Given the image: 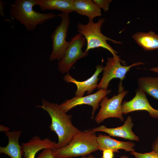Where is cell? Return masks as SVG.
<instances>
[{
	"label": "cell",
	"mask_w": 158,
	"mask_h": 158,
	"mask_svg": "<svg viewBox=\"0 0 158 158\" xmlns=\"http://www.w3.org/2000/svg\"><path fill=\"white\" fill-rule=\"evenodd\" d=\"M133 39L145 51H152L158 49V35L154 32H138L132 36Z\"/></svg>",
	"instance_id": "ac0fdd59"
},
{
	"label": "cell",
	"mask_w": 158,
	"mask_h": 158,
	"mask_svg": "<svg viewBox=\"0 0 158 158\" xmlns=\"http://www.w3.org/2000/svg\"><path fill=\"white\" fill-rule=\"evenodd\" d=\"M81 158H96V157L92 155H90L87 157H82Z\"/></svg>",
	"instance_id": "83f0119b"
},
{
	"label": "cell",
	"mask_w": 158,
	"mask_h": 158,
	"mask_svg": "<svg viewBox=\"0 0 158 158\" xmlns=\"http://www.w3.org/2000/svg\"><path fill=\"white\" fill-rule=\"evenodd\" d=\"M97 140L99 150L101 151L110 149L114 152H118L119 150L123 149L126 152L135 151L134 147L135 144L132 142L120 141L111 138L110 136L100 134L97 136Z\"/></svg>",
	"instance_id": "5bb4252c"
},
{
	"label": "cell",
	"mask_w": 158,
	"mask_h": 158,
	"mask_svg": "<svg viewBox=\"0 0 158 158\" xmlns=\"http://www.w3.org/2000/svg\"><path fill=\"white\" fill-rule=\"evenodd\" d=\"M9 128L7 126H5L3 125H0V131L2 132H6L9 130Z\"/></svg>",
	"instance_id": "484cf974"
},
{
	"label": "cell",
	"mask_w": 158,
	"mask_h": 158,
	"mask_svg": "<svg viewBox=\"0 0 158 158\" xmlns=\"http://www.w3.org/2000/svg\"><path fill=\"white\" fill-rule=\"evenodd\" d=\"M6 3L5 2L0 1V14L2 17H5V21L11 22V20L7 18L4 13V11L5 9L4 5Z\"/></svg>",
	"instance_id": "603a6c76"
},
{
	"label": "cell",
	"mask_w": 158,
	"mask_h": 158,
	"mask_svg": "<svg viewBox=\"0 0 158 158\" xmlns=\"http://www.w3.org/2000/svg\"><path fill=\"white\" fill-rule=\"evenodd\" d=\"M58 15L61 18V20L60 24L56 27L51 36L52 49L49 59L51 61H60L62 59L69 42L66 40L70 24L69 14L62 13Z\"/></svg>",
	"instance_id": "8992f818"
},
{
	"label": "cell",
	"mask_w": 158,
	"mask_h": 158,
	"mask_svg": "<svg viewBox=\"0 0 158 158\" xmlns=\"http://www.w3.org/2000/svg\"><path fill=\"white\" fill-rule=\"evenodd\" d=\"M10 16L23 25L26 30L32 31L39 25L58 16L52 13H41L33 9L35 0H16L10 4Z\"/></svg>",
	"instance_id": "7a4b0ae2"
},
{
	"label": "cell",
	"mask_w": 158,
	"mask_h": 158,
	"mask_svg": "<svg viewBox=\"0 0 158 158\" xmlns=\"http://www.w3.org/2000/svg\"><path fill=\"white\" fill-rule=\"evenodd\" d=\"M114 152L110 149H106L103 151V158H113Z\"/></svg>",
	"instance_id": "cb8c5ba5"
},
{
	"label": "cell",
	"mask_w": 158,
	"mask_h": 158,
	"mask_svg": "<svg viewBox=\"0 0 158 158\" xmlns=\"http://www.w3.org/2000/svg\"><path fill=\"white\" fill-rule=\"evenodd\" d=\"M73 11L86 16L89 20L102 15L100 8L92 0H73Z\"/></svg>",
	"instance_id": "2e32d148"
},
{
	"label": "cell",
	"mask_w": 158,
	"mask_h": 158,
	"mask_svg": "<svg viewBox=\"0 0 158 158\" xmlns=\"http://www.w3.org/2000/svg\"><path fill=\"white\" fill-rule=\"evenodd\" d=\"M131 117L129 116L124 122V124L120 127L115 128H108L102 125L93 128L92 130L94 132L101 131L106 133L110 136L118 137L131 140L138 141L140 139L132 130L134 124Z\"/></svg>",
	"instance_id": "4fadbf2b"
},
{
	"label": "cell",
	"mask_w": 158,
	"mask_h": 158,
	"mask_svg": "<svg viewBox=\"0 0 158 158\" xmlns=\"http://www.w3.org/2000/svg\"><path fill=\"white\" fill-rule=\"evenodd\" d=\"M149 70L151 71L158 73V66L154 67L149 69Z\"/></svg>",
	"instance_id": "4316f807"
},
{
	"label": "cell",
	"mask_w": 158,
	"mask_h": 158,
	"mask_svg": "<svg viewBox=\"0 0 158 158\" xmlns=\"http://www.w3.org/2000/svg\"><path fill=\"white\" fill-rule=\"evenodd\" d=\"M152 148L153 150H154L158 153V136L156 139L152 143Z\"/></svg>",
	"instance_id": "d4e9b609"
},
{
	"label": "cell",
	"mask_w": 158,
	"mask_h": 158,
	"mask_svg": "<svg viewBox=\"0 0 158 158\" xmlns=\"http://www.w3.org/2000/svg\"><path fill=\"white\" fill-rule=\"evenodd\" d=\"M139 89L158 100V76H144L138 79Z\"/></svg>",
	"instance_id": "d6986e66"
},
{
	"label": "cell",
	"mask_w": 158,
	"mask_h": 158,
	"mask_svg": "<svg viewBox=\"0 0 158 158\" xmlns=\"http://www.w3.org/2000/svg\"><path fill=\"white\" fill-rule=\"evenodd\" d=\"M102 158H103V157H102Z\"/></svg>",
	"instance_id": "f546056e"
},
{
	"label": "cell",
	"mask_w": 158,
	"mask_h": 158,
	"mask_svg": "<svg viewBox=\"0 0 158 158\" xmlns=\"http://www.w3.org/2000/svg\"><path fill=\"white\" fill-rule=\"evenodd\" d=\"M128 91L123 90L117 95H114L110 99L106 96L101 100L99 105L101 108L95 118L98 123L109 118H119L123 122L124 118L122 112V102Z\"/></svg>",
	"instance_id": "ba28073f"
},
{
	"label": "cell",
	"mask_w": 158,
	"mask_h": 158,
	"mask_svg": "<svg viewBox=\"0 0 158 158\" xmlns=\"http://www.w3.org/2000/svg\"><path fill=\"white\" fill-rule=\"evenodd\" d=\"M85 40L80 33L71 39L63 57L58 63V70L62 74L68 73L77 60L88 55V51H83L82 50L86 44Z\"/></svg>",
	"instance_id": "52a82bcc"
},
{
	"label": "cell",
	"mask_w": 158,
	"mask_h": 158,
	"mask_svg": "<svg viewBox=\"0 0 158 158\" xmlns=\"http://www.w3.org/2000/svg\"><path fill=\"white\" fill-rule=\"evenodd\" d=\"M123 62L118 56L112 57H108L105 66L104 67L102 77L98 84V89H107L110 82L115 78L121 80L118 88V92L123 90L121 86L122 81L125 78L126 75L130 68L134 66L143 65L145 63L142 62H135L129 66H122L120 62Z\"/></svg>",
	"instance_id": "5b68a950"
},
{
	"label": "cell",
	"mask_w": 158,
	"mask_h": 158,
	"mask_svg": "<svg viewBox=\"0 0 158 158\" xmlns=\"http://www.w3.org/2000/svg\"><path fill=\"white\" fill-rule=\"evenodd\" d=\"M104 68V67L102 65H97L96 71L93 74L85 81H77L72 77L68 73L65 75L63 79L67 83H72L76 85L77 89L75 92V96L83 97L85 92H87V94H90L95 89L97 88L98 82L99 80L98 76L99 74L103 71Z\"/></svg>",
	"instance_id": "8fae6325"
},
{
	"label": "cell",
	"mask_w": 158,
	"mask_h": 158,
	"mask_svg": "<svg viewBox=\"0 0 158 158\" xmlns=\"http://www.w3.org/2000/svg\"><path fill=\"white\" fill-rule=\"evenodd\" d=\"M119 158H129L128 157L125 156V155H123L122 156H121Z\"/></svg>",
	"instance_id": "f1b7e54d"
},
{
	"label": "cell",
	"mask_w": 158,
	"mask_h": 158,
	"mask_svg": "<svg viewBox=\"0 0 158 158\" xmlns=\"http://www.w3.org/2000/svg\"><path fill=\"white\" fill-rule=\"evenodd\" d=\"M36 5L42 11L56 10L69 13L73 11V0H35Z\"/></svg>",
	"instance_id": "e0dca14e"
},
{
	"label": "cell",
	"mask_w": 158,
	"mask_h": 158,
	"mask_svg": "<svg viewBox=\"0 0 158 158\" xmlns=\"http://www.w3.org/2000/svg\"><path fill=\"white\" fill-rule=\"evenodd\" d=\"M56 143L48 138L42 139L40 136L36 135L28 142L21 143L23 158H35L37 153L44 149H56Z\"/></svg>",
	"instance_id": "7c38bea8"
},
{
	"label": "cell",
	"mask_w": 158,
	"mask_h": 158,
	"mask_svg": "<svg viewBox=\"0 0 158 158\" xmlns=\"http://www.w3.org/2000/svg\"><path fill=\"white\" fill-rule=\"evenodd\" d=\"M8 139V143L5 147H0V153L4 154L11 158H22L23 152L19 139L21 130H15L4 132Z\"/></svg>",
	"instance_id": "9a60e30c"
},
{
	"label": "cell",
	"mask_w": 158,
	"mask_h": 158,
	"mask_svg": "<svg viewBox=\"0 0 158 158\" xmlns=\"http://www.w3.org/2000/svg\"><path fill=\"white\" fill-rule=\"evenodd\" d=\"M42 104L36 106L46 111L50 116L51 123L49 128L56 133L58 138L56 149L66 146L80 130L73 124L72 116L67 114L58 104L50 103L44 99Z\"/></svg>",
	"instance_id": "6da1fadb"
},
{
	"label": "cell",
	"mask_w": 158,
	"mask_h": 158,
	"mask_svg": "<svg viewBox=\"0 0 158 158\" xmlns=\"http://www.w3.org/2000/svg\"><path fill=\"white\" fill-rule=\"evenodd\" d=\"M111 92L110 90L100 89L95 93L86 96H75L71 99L66 100L60 105L66 113L78 105L87 104L91 106L92 108L91 118L93 119L95 111L99 108V103L105 96Z\"/></svg>",
	"instance_id": "9c48e42d"
},
{
	"label": "cell",
	"mask_w": 158,
	"mask_h": 158,
	"mask_svg": "<svg viewBox=\"0 0 158 158\" xmlns=\"http://www.w3.org/2000/svg\"><path fill=\"white\" fill-rule=\"evenodd\" d=\"M36 158H55L53 155V150L51 148L43 149Z\"/></svg>",
	"instance_id": "7402d4cb"
},
{
	"label": "cell",
	"mask_w": 158,
	"mask_h": 158,
	"mask_svg": "<svg viewBox=\"0 0 158 158\" xmlns=\"http://www.w3.org/2000/svg\"><path fill=\"white\" fill-rule=\"evenodd\" d=\"M92 1L100 9L102 8L104 11H108L110 3L112 0H92Z\"/></svg>",
	"instance_id": "44dd1931"
},
{
	"label": "cell",
	"mask_w": 158,
	"mask_h": 158,
	"mask_svg": "<svg viewBox=\"0 0 158 158\" xmlns=\"http://www.w3.org/2000/svg\"><path fill=\"white\" fill-rule=\"evenodd\" d=\"M130 153L135 158H158V153L154 150L144 153H138L135 151Z\"/></svg>",
	"instance_id": "ffe728a7"
},
{
	"label": "cell",
	"mask_w": 158,
	"mask_h": 158,
	"mask_svg": "<svg viewBox=\"0 0 158 158\" xmlns=\"http://www.w3.org/2000/svg\"><path fill=\"white\" fill-rule=\"evenodd\" d=\"M104 22V19L102 18L96 23L93 21V20H89L86 24L79 22L76 27L77 31L83 35L86 41L85 51L88 52L91 49L102 47L109 51L113 56H118L116 55L117 52L107 41L109 40L117 44H121L122 43L109 38L102 33L101 28Z\"/></svg>",
	"instance_id": "277c9868"
},
{
	"label": "cell",
	"mask_w": 158,
	"mask_h": 158,
	"mask_svg": "<svg viewBox=\"0 0 158 158\" xmlns=\"http://www.w3.org/2000/svg\"><path fill=\"white\" fill-rule=\"evenodd\" d=\"M121 107L123 114L135 111L145 110L147 111L151 117L158 118V110L151 106L146 93L139 88L136 90L135 95L132 99L122 102Z\"/></svg>",
	"instance_id": "30bf717a"
},
{
	"label": "cell",
	"mask_w": 158,
	"mask_h": 158,
	"mask_svg": "<svg viewBox=\"0 0 158 158\" xmlns=\"http://www.w3.org/2000/svg\"><path fill=\"white\" fill-rule=\"evenodd\" d=\"M92 129L79 130L66 146L53 150L55 158H72L85 156L99 150L97 136Z\"/></svg>",
	"instance_id": "3957f363"
}]
</instances>
